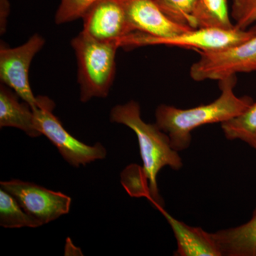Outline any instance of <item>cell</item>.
Listing matches in <instances>:
<instances>
[{
	"instance_id": "cell-1",
	"label": "cell",
	"mask_w": 256,
	"mask_h": 256,
	"mask_svg": "<svg viewBox=\"0 0 256 256\" xmlns=\"http://www.w3.org/2000/svg\"><path fill=\"white\" fill-rule=\"evenodd\" d=\"M235 76L220 80L222 94L206 105L190 109H180L162 104L156 112V124L170 139L172 146L178 152L188 149L191 144L192 132L207 124H223L237 117L252 104L248 97H238L234 94Z\"/></svg>"
},
{
	"instance_id": "cell-2",
	"label": "cell",
	"mask_w": 256,
	"mask_h": 256,
	"mask_svg": "<svg viewBox=\"0 0 256 256\" xmlns=\"http://www.w3.org/2000/svg\"><path fill=\"white\" fill-rule=\"evenodd\" d=\"M112 122L124 124L136 133L139 143L143 170L149 180L151 198L150 201L156 208L163 206L159 194L158 175L164 166L180 170L183 162L178 152L172 146L169 136L156 124H146L141 118L140 106L134 100L118 105L110 111Z\"/></svg>"
},
{
	"instance_id": "cell-3",
	"label": "cell",
	"mask_w": 256,
	"mask_h": 256,
	"mask_svg": "<svg viewBox=\"0 0 256 256\" xmlns=\"http://www.w3.org/2000/svg\"><path fill=\"white\" fill-rule=\"evenodd\" d=\"M70 44L78 64L82 102H88L92 98L107 97L116 75V56L120 47L119 44L100 41L82 31Z\"/></svg>"
},
{
	"instance_id": "cell-4",
	"label": "cell",
	"mask_w": 256,
	"mask_h": 256,
	"mask_svg": "<svg viewBox=\"0 0 256 256\" xmlns=\"http://www.w3.org/2000/svg\"><path fill=\"white\" fill-rule=\"evenodd\" d=\"M256 35V32L252 28L244 30L236 26L230 30L216 28H193L166 38H156L142 32H134L121 40L120 46L134 48L165 45L191 48L196 52H210L235 46Z\"/></svg>"
},
{
	"instance_id": "cell-5",
	"label": "cell",
	"mask_w": 256,
	"mask_h": 256,
	"mask_svg": "<svg viewBox=\"0 0 256 256\" xmlns=\"http://www.w3.org/2000/svg\"><path fill=\"white\" fill-rule=\"evenodd\" d=\"M54 108V102L50 98L37 96L36 106L32 108L35 124L38 132L53 143L68 164L78 168L106 158L107 151L100 143L88 146L67 132L53 114Z\"/></svg>"
},
{
	"instance_id": "cell-6",
	"label": "cell",
	"mask_w": 256,
	"mask_h": 256,
	"mask_svg": "<svg viewBox=\"0 0 256 256\" xmlns=\"http://www.w3.org/2000/svg\"><path fill=\"white\" fill-rule=\"evenodd\" d=\"M197 52L200 60L190 68V76L196 82H220L236 74L256 72V35L223 50Z\"/></svg>"
},
{
	"instance_id": "cell-7",
	"label": "cell",
	"mask_w": 256,
	"mask_h": 256,
	"mask_svg": "<svg viewBox=\"0 0 256 256\" xmlns=\"http://www.w3.org/2000/svg\"><path fill=\"white\" fill-rule=\"evenodd\" d=\"M44 44V38L36 34L21 46L10 48L2 44L0 47L2 82L14 90L32 108L36 106V97L32 92L28 72L34 57Z\"/></svg>"
},
{
	"instance_id": "cell-8",
	"label": "cell",
	"mask_w": 256,
	"mask_h": 256,
	"mask_svg": "<svg viewBox=\"0 0 256 256\" xmlns=\"http://www.w3.org/2000/svg\"><path fill=\"white\" fill-rule=\"evenodd\" d=\"M1 188L18 200L22 207L42 225L53 222L70 210L72 198L36 184L12 180L1 182Z\"/></svg>"
},
{
	"instance_id": "cell-9",
	"label": "cell",
	"mask_w": 256,
	"mask_h": 256,
	"mask_svg": "<svg viewBox=\"0 0 256 256\" xmlns=\"http://www.w3.org/2000/svg\"><path fill=\"white\" fill-rule=\"evenodd\" d=\"M82 18V31L100 41L116 42L120 44L124 36L133 32L120 0H98Z\"/></svg>"
},
{
	"instance_id": "cell-10",
	"label": "cell",
	"mask_w": 256,
	"mask_h": 256,
	"mask_svg": "<svg viewBox=\"0 0 256 256\" xmlns=\"http://www.w3.org/2000/svg\"><path fill=\"white\" fill-rule=\"evenodd\" d=\"M133 32L166 38L193 28L174 22L160 10L154 0H120Z\"/></svg>"
},
{
	"instance_id": "cell-11",
	"label": "cell",
	"mask_w": 256,
	"mask_h": 256,
	"mask_svg": "<svg viewBox=\"0 0 256 256\" xmlns=\"http://www.w3.org/2000/svg\"><path fill=\"white\" fill-rule=\"evenodd\" d=\"M158 210L170 224L178 242L176 256H222L213 233L190 226L170 215L161 206Z\"/></svg>"
},
{
	"instance_id": "cell-12",
	"label": "cell",
	"mask_w": 256,
	"mask_h": 256,
	"mask_svg": "<svg viewBox=\"0 0 256 256\" xmlns=\"http://www.w3.org/2000/svg\"><path fill=\"white\" fill-rule=\"evenodd\" d=\"M18 94L4 84L0 87V127L21 130L31 138L42 136L35 124L34 114L28 102H18Z\"/></svg>"
},
{
	"instance_id": "cell-13",
	"label": "cell",
	"mask_w": 256,
	"mask_h": 256,
	"mask_svg": "<svg viewBox=\"0 0 256 256\" xmlns=\"http://www.w3.org/2000/svg\"><path fill=\"white\" fill-rule=\"evenodd\" d=\"M213 234L222 256H256V206L246 223Z\"/></svg>"
},
{
	"instance_id": "cell-14",
	"label": "cell",
	"mask_w": 256,
	"mask_h": 256,
	"mask_svg": "<svg viewBox=\"0 0 256 256\" xmlns=\"http://www.w3.org/2000/svg\"><path fill=\"white\" fill-rule=\"evenodd\" d=\"M193 16L197 28H236L229 18L226 0H196Z\"/></svg>"
},
{
	"instance_id": "cell-15",
	"label": "cell",
	"mask_w": 256,
	"mask_h": 256,
	"mask_svg": "<svg viewBox=\"0 0 256 256\" xmlns=\"http://www.w3.org/2000/svg\"><path fill=\"white\" fill-rule=\"evenodd\" d=\"M0 226L6 228H36L41 222L28 214L18 200L8 192L0 190Z\"/></svg>"
},
{
	"instance_id": "cell-16",
	"label": "cell",
	"mask_w": 256,
	"mask_h": 256,
	"mask_svg": "<svg viewBox=\"0 0 256 256\" xmlns=\"http://www.w3.org/2000/svg\"><path fill=\"white\" fill-rule=\"evenodd\" d=\"M228 140H240L256 149V102H252L240 116L222 124Z\"/></svg>"
},
{
	"instance_id": "cell-17",
	"label": "cell",
	"mask_w": 256,
	"mask_h": 256,
	"mask_svg": "<svg viewBox=\"0 0 256 256\" xmlns=\"http://www.w3.org/2000/svg\"><path fill=\"white\" fill-rule=\"evenodd\" d=\"M156 4L170 20L192 28H197L194 20L196 0H154Z\"/></svg>"
},
{
	"instance_id": "cell-18",
	"label": "cell",
	"mask_w": 256,
	"mask_h": 256,
	"mask_svg": "<svg viewBox=\"0 0 256 256\" xmlns=\"http://www.w3.org/2000/svg\"><path fill=\"white\" fill-rule=\"evenodd\" d=\"M122 184L130 195L134 197L146 196L150 200L149 180L142 168L136 164L128 166L121 174Z\"/></svg>"
},
{
	"instance_id": "cell-19",
	"label": "cell",
	"mask_w": 256,
	"mask_h": 256,
	"mask_svg": "<svg viewBox=\"0 0 256 256\" xmlns=\"http://www.w3.org/2000/svg\"><path fill=\"white\" fill-rule=\"evenodd\" d=\"M232 16L240 30L252 26L256 32V0H232Z\"/></svg>"
},
{
	"instance_id": "cell-20",
	"label": "cell",
	"mask_w": 256,
	"mask_h": 256,
	"mask_svg": "<svg viewBox=\"0 0 256 256\" xmlns=\"http://www.w3.org/2000/svg\"><path fill=\"white\" fill-rule=\"evenodd\" d=\"M10 4L9 0H0V30L1 34L6 31V23L10 15Z\"/></svg>"
},
{
	"instance_id": "cell-21",
	"label": "cell",
	"mask_w": 256,
	"mask_h": 256,
	"mask_svg": "<svg viewBox=\"0 0 256 256\" xmlns=\"http://www.w3.org/2000/svg\"><path fill=\"white\" fill-rule=\"evenodd\" d=\"M65 256H82L80 249L76 247L69 238H67L66 244Z\"/></svg>"
}]
</instances>
